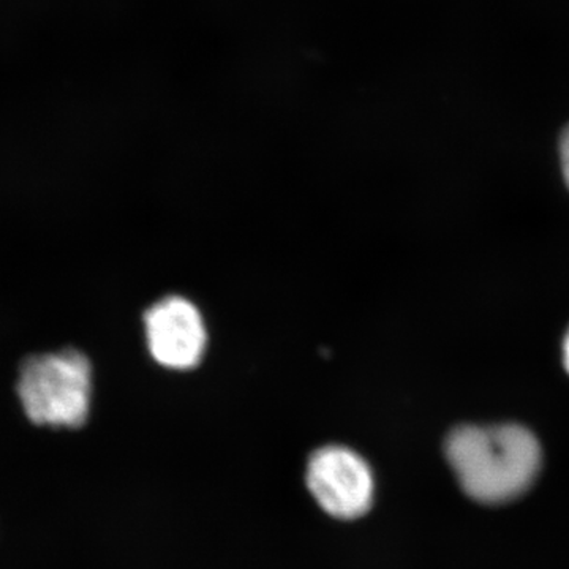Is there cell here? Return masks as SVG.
I'll use <instances>...</instances> for the list:
<instances>
[{
  "mask_svg": "<svg viewBox=\"0 0 569 569\" xmlns=\"http://www.w3.org/2000/svg\"><path fill=\"white\" fill-rule=\"evenodd\" d=\"M460 488L482 505H505L529 492L542 467L539 441L519 425L460 426L445 443Z\"/></svg>",
  "mask_w": 569,
  "mask_h": 569,
  "instance_id": "6da1fadb",
  "label": "cell"
},
{
  "mask_svg": "<svg viewBox=\"0 0 569 569\" xmlns=\"http://www.w3.org/2000/svg\"><path fill=\"white\" fill-rule=\"evenodd\" d=\"M18 395L36 425L80 427L91 407V365L77 350L33 356L21 367Z\"/></svg>",
  "mask_w": 569,
  "mask_h": 569,
  "instance_id": "7a4b0ae2",
  "label": "cell"
},
{
  "mask_svg": "<svg viewBox=\"0 0 569 569\" xmlns=\"http://www.w3.org/2000/svg\"><path fill=\"white\" fill-rule=\"evenodd\" d=\"M307 488L325 512L336 519L362 518L373 505L376 477L353 449L329 445L307 463Z\"/></svg>",
  "mask_w": 569,
  "mask_h": 569,
  "instance_id": "3957f363",
  "label": "cell"
},
{
  "mask_svg": "<svg viewBox=\"0 0 569 569\" xmlns=\"http://www.w3.org/2000/svg\"><path fill=\"white\" fill-rule=\"evenodd\" d=\"M144 326L149 351L160 366L189 370L200 365L208 337L203 317L192 302L168 296L146 312Z\"/></svg>",
  "mask_w": 569,
  "mask_h": 569,
  "instance_id": "277c9868",
  "label": "cell"
},
{
  "mask_svg": "<svg viewBox=\"0 0 569 569\" xmlns=\"http://www.w3.org/2000/svg\"><path fill=\"white\" fill-rule=\"evenodd\" d=\"M561 170H563L565 181L569 187V126L561 134L560 141Z\"/></svg>",
  "mask_w": 569,
  "mask_h": 569,
  "instance_id": "5b68a950",
  "label": "cell"
},
{
  "mask_svg": "<svg viewBox=\"0 0 569 569\" xmlns=\"http://www.w3.org/2000/svg\"><path fill=\"white\" fill-rule=\"evenodd\" d=\"M563 365L565 369H567V372L569 373V331L563 340Z\"/></svg>",
  "mask_w": 569,
  "mask_h": 569,
  "instance_id": "8992f818",
  "label": "cell"
}]
</instances>
